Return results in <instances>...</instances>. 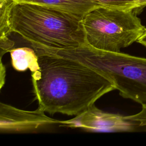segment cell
Segmentation results:
<instances>
[{"instance_id":"cell-13","label":"cell","mask_w":146,"mask_h":146,"mask_svg":"<svg viewBox=\"0 0 146 146\" xmlns=\"http://www.w3.org/2000/svg\"><path fill=\"white\" fill-rule=\"evenodd\" d=\"M138 43L141 44L142 45L146 47V31L139 38L137 41Z\"/></svg>"},{"instance_id":"cell-12","label":"cell","mask_w":146,"mask_h":146,"mask_svg":"<svg viewBox=\"0 0 146 146\" xmlns=\"http://www.w3.org/2000/svg\"><path fill=\"white\" fill-rule=\"evenodd\" d=\"M0 63V88L1 89L4 85L5 82L6 70L5 65H3L2 60L1 61Z\"/></svg>"},{"instance_id":"cell-9","label":"cell","mask_w":146,"mask_h":146,"mask_svg":"<svg viewBox=\"0 0 146 146\" xmlns=\"http://www.w3.org/2000/svg\"><path fill=\"white\" fill-rule=\"evenodd\" d=\"M17 2L15 0H0V39L9 38L12 33L10 27L11 13Z\"/></svg>"},{"instance_id":"cell-2","label":"cell","mask_w":146,"mask_h":146,"mask_svg":"<svg viewBox=\"0 0 146 146\" xmlns=\"http://www.w3.org/2000/svg\"><path fill=\"white\" fill-rule=\"evenodd\" d=\"M82 19L60 9L17 2L11 13V32L18 34L31 47L77 48L88 45Z\"/></svg>"},{"instance_id":"cell-6","label":"cell","mask_w":146,"mask_h":146,"mask_svg":"<svg viewBox=\"0 0 146 146\" xmlns=\"http://www.w3.org/2000/svg\"><path fill=\"white\" fill-rule=\"evenodd\" d=\"M60 121L48 117L44 111L38 108L34 111H26L2 102L0 103L1 133L34 131L47 125L59 124Z\"/></svg>"},{"instance_id":"cell-7","label":"cell","mask_w":146,"mask_h":146,"mask_svg":"<svg viewBox=\"0 0 146 146\" xmlns=\"http://www.w3.org/2000/svg\"><path fill=\"white\" fill-rule=\"evenodd\" d=\"M17 2L37 4L60 9L80 17L90 11L102 6L92 0H15Z\"/></svg>"},{"instance_id":"cell-5","label":"cell","mask_w":146,"mask_h":146,"mask_svg":"<svg viewBox=\"0 0 146 146\" xmlns=\"http://www.w3.org/2000/svg\"><path fill=\"white\" fill-rule=\"evenodd\" d=\"M59 124L92 132H133L139 128L128 116L104 112L95 104L80 115L70 120L60 121Z\"/></svg>"},{"instance_id":"cell-8","label":"cell","mask_w":146,"mask_h":146,"mask_svg":"<svg viewBox=\"0 0 146 146\" xmlns=\"http://www.w3.org/2000/svg\"><path fill=\"white\" fill-rule=\"evenodd\" d=\"M10 52L12 66L17 71H24L29 69L32 73L38 68V55L33 48H14Z\"/></svg>"},{"instance_id":"cell-3","label":"cell","mask_w":146,"mask_h":146,"mask_svg":"<svg viewBox=\"0 0 146 146\" xmlns=\"http://www.w3.org/2000/svg\"><path fill=\"white\" fill-rule=\"evenodd\" d=\"M47 52L84 63L110 79L122 97L146 103V58L102 51L88 44Z\"/></svg>"},{"instance_id":"cell-14","label":"cell","mask_w":146,"mask_h":146,"mask_svg":"<svg viewBox=\"0 0 146 146\" xmlns=\"http://www.w3.org/2000/svg\"><path fill=\"white\" fill-rule=\"evenodd\" d=\"M140 5V11L146 6V0H136Z\"/></svg>"},{"instance_id":"cell-10","label":"cell","mask_w":146,"mask_h":146,"mask_svg":"<svg viewBox=\"0 0 146 146\" xmlns=\"http://www.w3.org/2000/svg\"><path fill=\"white\" fill-rule=\"evenodd\" d=\"M103 7L132 10L135 13L140 11V5L136 0H92Z\"/></svg>"},{"instance_id":"cell-4","label":"cell","mask_w":146,"mask_h":146,"mask_svg":"<svg viewBox=\"0 0 146 146\" xmlns=\"http://www.w3.org/2000/svg\"><path fill=\"white\" fill-rule=\"evenodd\" d=\"M82 23L88 44L109 52H120L146 31L132 10L98 7L83 17Z\"/></svg>"},{"instance_id":"cell-11","label":"cell","mask_w":146,"mask_h":146,"mask_svg":"<svg viewBox=\"0 0 146 146\" xmlns=\"http://www.w3.org/2000/svg\"><path fill=\"white\" fill-rule=\"evenodd\" d=\"M141 110L136 114L129 115L128 117L135 122L139 128H144L146 131V103L141 104Z\"/></svg>"},{"instance_id":"cell-1","label":"cell","mask_w":146,"mask_h":146,"mask_svg":"<svg viewBox=\"0 0 146 146\" xmlns=\"http://www.w3.org/2000/svg\"><path fill=\"white\" fill-rule=\"evenodd\" d=\"M32 48L39 64L31 74L34 92L38 108L45 112L78 116L116 90L107 76L79 61Z\"/></svg>"}]
</instances>
